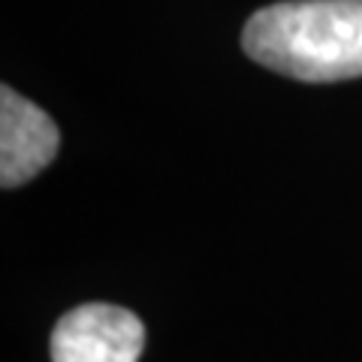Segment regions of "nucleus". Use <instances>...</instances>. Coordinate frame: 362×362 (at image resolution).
I'll use <instances>...</instances> for the list:
<instances>
[{
  "label": "nucleus",
  "instance_id": "1",
  "mask_svg": "<svg viewBox=\"0 0 362 362\" xmlns=\"http://www.w3.org/2000/svg\"><path fill=\"white\" fill-rule=\"evenodd\" d=\"M242 45L254 64L323 85L362 76V0H284L247 18Z\"/></svg>",
  "mask_w": 362,
  "mask_h": 362
},
{
  "label": "nucleus",
  "instance_id": "2",
  "mask_svg": "<svg viewBox=\"0 0 362 362\" xmlns=\"http://www.w3.org/2000/svg\"><path fill=\"white\" fill-rule=\"evenodd\" d=\"M142 347V320L109 302L66 311L52 332V362H139Z\"/></svg>",
  "mask_w": 362,
  "mask_h": 362
},
{
  "label": "nucleus",
  "instance_id": "3",
  "mask_svg": "<svg viewBox=\"0 0 362 362\" xmlns=\"http://www.w3.org/2000/svg\"><path fill=\"white\" fill-rule=\"evenodd\" d=\"M58 148V124L37 103L4 85L0 90V185L6 190L21 187L54 160Z\"/></svg>",
  "mask_w": 362,
  "mask_h": 362
}]
</instances>
